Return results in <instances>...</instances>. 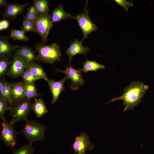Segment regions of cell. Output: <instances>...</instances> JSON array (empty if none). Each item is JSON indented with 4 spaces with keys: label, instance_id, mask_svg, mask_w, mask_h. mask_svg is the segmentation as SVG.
<instances>
[{
    "label": "cell",
    "instance_id": "6da1fadb",
    "mask_svg": "<svg viewBox=\"0 0 154 154\" xmlns=\"http://www.w3.org/2000/svg\"><path fill=\"white\" fill-rule=\"evenodd\" d=\"M149 86L140 81L131 82L124 90L121 96L114 98L106 104L116 100L123 101L124 111L133 109L139 105L144 97Z\"/></svg>",
    "mask_w": 154,
    "mask_h": 154
},
{
    "label": "cell",
    "instance_id": "7a4b0ae2",
    "mask_svg": "<svg viewBox=\"0 0 154 154\" xmlns=\"http://www.w3.org/2000/svg\"><path fill=\"white\" fill-rule=\"evenodd\" d=\"M35 48L38 53V62L53 64L60 60L62 54L59 45L56 43L46 45L39 43Z\"/></svg>",
    "mask_w": 154,
    "mask_h": 154
},
{
    "label": "cell",
    "instance_id": "3957f363",
    "mask_svg": "<svg viewBox=\"0 0 154 154\" xmlns=\"http://www.w3.org/2000/svg\"><path fill=\"white\" fill-rule=\"evenodd\" d=\"M26 121V125L19 133L23 135L29 143H32L45 139L46 127L44 125L34 119H28Z\"/></svg>",
    "mask_w": 154,
    "mask_h": 154
},
{
    "label": "cell",
    "instance_id": "277c9868",
    "mask_svg": "<svg viewBox=\"0 0 154 154\" xmlns=\"http://www.w3.org/2000/svg\"><path fill=\"white\" fill-rule=\"evenodd\" d=\"M31 100L26 98L11 106L9 110L12 117L10 121L13 125L17 122L26 121L27 117L32 110Z\"/></svg>",
    "mask_w": 154,
    "mask_h": 154
},
{
    "label": "cell",
    "instance_id": "5b68a950",
    "mask_svg": "<svg viewBox=\"0 0 154 154\" xmlns=\"http://www.w3.org/2000/svg\"><path fill=\"white\" fill-rule=\"evenodd\" d=\"M88 1L87 0L84 10L76 16H72L71 18L76 20L83 33V37L80 41L82 42L83 40L87 38L88 36L92 33L98 30L97 26L91 21L89 16V11L87 9Z\"/></svg>",
    "mask_w": 154,
    "mask_h": 154
},
{
    "label": "cell",
    "instance_id": "8992f818",
    "mask_svg": "<svg viewBox=\"0 0 154 154\" xmlns=\"http://www.w3.org/2000/svg\"><path fill=\"white\" fill-rule=\"evenodd\" d=\"M34 22L36 33L41 37L42 43L46 44L50 31L53 26L51 16L49 13H39Z\"/></svg>",
    "mask_w": 154,
    "mask_h": 154
},
{
    "label": "cell",
    "instance_id": "52a82bcc",
    "mask_svg": "<svg viewBox=\"0 0 154 154\" xmlns=\"http://www.w3.org/2000/svg\"><path fill=\"white\" fill-rule=\"evenodd\" d=\"M29 64L25 58L16 52L13 56L7 75L12 78L20 76Z\"/></svg>",
    "mask_w": 154,
    "mask_h": 154
},
{
    "label": "cell",
    "instance_id": "ba28073f",
    "mask_svg": "<svg viewBox=\"0 0 154 154\" xmlns=\"http://www.w3.org/2000/svg\"><path fill=\"white\" fill-rule=\"evenodd\" d=\"M2 129L0 133V139L6 146L14 149L16 142V137L19 132L14 129L13 125L10 121L8 122L6 119L3 120L1 124Z\"/></svg>",
    "mask_w": 154,
    "mask_h": 154
},
{
    "label": "cell",
    "instance_id": "9c48e42d",
    "mask_svg": "<svg viewBox=\"0 0 154 154\" xmlns=\"http://www.w3.org/2000/svg\"><path fill=\"white\" fill-rule=\"evenodd\" d=\"M66 69L64 70L57 69L58 72L62 73L67 75L68 78L71 80L70 88L73 90H77L80 86L84 84V81L81 73L82 69H75L73 68L71 64L69 67L65 66Z\"/></svg>",
    "mask_w": 154,
    "mask_h": 154
},
{
    "label": "cell",
    "instance_id": "30bf717a",
    "mask_svg": "<svg viewBox=\"0 0 154 154\" xmlns=\"http://www.w3.org/2000/svg\"><path fill=\"white\" fill-rule=\"evenodd\" d=\"M94 147L88 135L83 132L76 136L72 145L74 154H86L87 150H91Z\"/></svg>",
    "mask_w": 154,
    "mask_h": 154
},
{
    "label": "cell",
    "instance_id": "8fae6325",
    "mask_svg": "<svg viewBox=\"0 0 154 154\" xmlns=\"http://www.w3.org/2000/svg\"><path fill=\"white\" fill-rule=\"evenodd\" d=\"M28 3L23 4L13 3L8 4L2 13V16L5 18L14 19L21 14Z\"/></svg>",
    "mask_w": 154,
    "mask_h": 154
},
{
    "label": "cell",
    "instance_id": "7c38bea8",
    "mask_svg": "<svg viewBox=\"0 0 154 154\" xmlns=\"http://www.w3.org/2000/svg\"><path fill=\"white\" fill-rule=\"evenodd\" d=\"M67 78H68V77L66 76L58 81H55L52 79H48L46 81L50 86L52 95V100L51 102L52 104L57 102L60 95L64 91V83Z\"/></svg>",
    "mask_w": 154,
    "mask_h": 154
},
{
    "label": "cell",
    "instance_id": "4fadbf2b",
    "mask_svg": "<svg viewBox=\"0 0 154 154\" xmlns=\"http://www.w3.org/2000/svg\"><path fill=\"white\" fill-rule=\"evenodd\" d=\"M82 43V42L79 41L77 39H75L66 50V53L68 56L70 64H71L72 59L74 56L80 54H83L85 55L89 51V48L88 46H84Z\"/></svg>",
    "mask_w": 154,
    "mask_h": 154
},
{
    "label": "cell",
    "instance_id": "5bb4252c",
    "mask_svg": "<svg viewBox=\"0 0 154 154\" xmlns=\"http://www.w3.org/2000/svg\"><path fill=\"white\" fill-rule=\"evenodd\" d=\"M23 82H18L10 84L11 98L13 105L27 98L23 88Z\"/></svg>",
    "mask_w": 154,
    "mask_h": 154
},
{
    "label": "cell",
    "instance_id": "9a60e30c",
    "mask_svg": "<svg viewBox=\"0 0 154 154\" xmlns=\"http://www.w3.org/2000/svg\"><path fill=\"white\" fill-rule=\"evenodd\" d=\"M19 46L13 45L9 42L7 38L2 35L0 37V57L9 58L12 56L13 52L17 50Z\"/></svg>",
    "mask_w": 154,
    "mask_h": 154
},
{
    "label": "cell",
    "instance_id": "2e32d148",
    "mask_svg": "<svg viewBox=\"0 0 154 154\" xmlns=\"http://www.w3.org/2000/svg\"><path fill=\"white\" fill-rule=\"evenodd\" d=\"M16 52L25 58L30 63L38 61V56L35 52L27 45L19 46Z\"/></svg>",
    "mask_w": 154,
    "mask_h": 154
},
{
    "label": "cell",
    "instance_id": "e0dca14e",
    "mask_svg": "<svg viewBox=\"0 0 154 154\" xmlns=\"http://www.w3.org/2000/svg\"><path fill=\"white\" fill-rule=\"evenodd\" d=\"M32 103V110L38 118H40L48 112V111L43 100L40 98L34 99Z\"/></svg>",
    "mask_w": 154,
    "mask_h": 154
},
{
    "label": "cell",
    "instance_id": "ac0fdd59",
    "mask_svg": "<svg viewBox=\"0 0 154 154\" xmlns=\"http://www.w3.org/2000/svg\"><path fill=\"white\" fill-rule=\"evenodd\" d=\"M70 13L66 12L63 5L59 4L58 7L52 11L51 19L52 23L58 22L63 19H66L68 17L71 18Z\"/></svg>",
    "mask_w": 154,
    "mask_h": 154
},
{
    "label": "cell",
    "instance_id": "d6986e66",
    "mask_svg": "<svg viewBox=\"0 0 154 154\" xmlns=\"http://www.w3.org/2000/svg\"><path fill=\"white\" fill-rule=\"evenodd\" d=\"M27 69L38 79H43L46 81L48 80L43 68L38 64L35 62L30 63Z\"/></svg>",
    "mask_w": 154,
    "mask_h": 154
},
{
    "label": "cell",
    "instance_id": "ffe728a7",
    "mask_svg": "<svg viewBox=\"0 0 154 154\" xmlns=\"http://www.w3.org/2000/svg\"><path fill=\"white\" fill-rule=\"evenodd\" d=\"M23 86L27 99L31 100L36 97L41 96V95L38 93L34 84H29L24 82Z\"/></svg>",
    "mask_w": 154,
    "mask_h": 154
},
{
    "label": "cell",
    "instance_id": "44dd1931",
    "mask_svg": "<svg viewBox=\"0 0 154 154\" xmlns=\"http://www.w3.org/2000/svg\"><path fill=\"white\" fill-rule=\"evenodd\" d=\"M105 67L103 64H99L95 61L86 60L84 63L82 69L84 73L90 71H96L99 69H103Z\"/></svg>",
    "mask_w": 154,
    "mask_h": 154
},
{
    "label": "cell",
    "instance_id": "7402d4cb",
    "mask_svg": "<svg viewBox=\"0 0 154 154\" xmlns=\"http://www.w3.org/2000/svg\"><path fill=\"white\" fill-rule=\"evenodd\" d=\"M49 3L47 0H34L33 5L40 14L49 13Z\"/></svg>",
    "mask_w": 154,
    "mask_h": 154
},
{
    "label": "cell",
    "instance_id": "603a6c76",
    "mask_svg": "<svg viewBox=\"0 0 154 154\" xmlns=\"http://www.w3.org/2000/svg\"><path fill=\"white\" fill-rule=\"evenodd\" d=\"M11 62L9 58L0 57V78L7 75L9 69Z\"/></svg>",
    "mask_w": 154,
    "mask_h": 154
},
{
    "label": "cell",
    "instance_id": "cb8c5ba5",
    "mask_svg": "<svg viewBox=\"0 0 154 154\" xmlns=\"http://www.w3.org/2000/svg\"><path fill=\"white\" fill-rule=\"evenodd\" d=\"M25 32L23 30L12 29L9 35L10 38L13 40L27 41L29 38L25 35Z\"/></svg>",
    "mask_w": 154,
    "mask_h": 154
},
{
    "label": "cell",
    "instance_id": "d4e9b609",
    "mask_svg": "<svg viewBox=\"0 0 154 154\" xmlns=\"http://www.w3.org/2000/svg\"><path fill=\"white\" fill-rule=\"evenodd\" d=\"M33 143H29L25 144L17 149H13L12 154H34Z\"/></svg>",
    "mask_w": 154,
    "mask_h": 154
},
{
    "label": "cell",
    "instance_id": "484cf974",
    "mask_svg": "<svg viewBox=\"0 0 154 154\" xmlns=\"http://www.w3.org/2000/svg\"><path fill=\"white\" fill-rule=\"evenodd\" d=\"M39 13L33 4L31 5L24 17V19L34 22Z\"/></svg>",
    "mask_w": 154,
    "mask_h": 154
},
{
    "label": "cell",
    "instance_id": "4316f807",
    "mask_svg": "<svg viewBox=\"0 0 154 154\" xmlns=\"http://www.w3.org/2000/svg\"><path fill=\"white\" fill-rule=\"evenodd\" d=\"M21 29L25 33L28 32L36 33L34 22L26 19H24L23 21L21 26Z\"/></svg>",
    "mask_w": 154,
    "mask_h": 154
},
{
    "label": "cell",
    "instance_id": "83f0119b",
    "mask_svg": "<svg viewBox=\"0 0 154 154\" xmlns=\"http://www.w3.org/2000/svg\"><path fill=\"white\" fill-rule=\"evenodd\" d=\"M9 105L7 100L0 96V118L2 120L6 119L5 114L7 111L9 110L11 106Z\"/></svg>",
    "mask_w": 154,
    "mask_h": 154
},
{
    "label": "cell",
    "instance_id": "f1b7e54d",
    "mask_svg": "<svg viewBox=\"0 0 154 154\" xmlns=\"http://www.w3.org/2000/svg\"><path fill=\"white\" fill-rule=\"evenodd\" d=\"M24 82L29 84H34L38 80L28 70H25L22 73L21 76Z\"/></svg>",
    "mask_w": 154,
    "mask_h": 154
},
{
    "label": "cell",
    "instance_id": "f546056e",
    "mask_svg": "<svg viewBox=\"0 0 154 154\" xmlns=\"http://www.w3.org/2000/svg\"><path fill=\"white\" fill-rule=\"evenodd\" d=\"M115 1L122 7L127 11H128L129 7H131L133 5L132 2L126 0H115Z\"/></svg>",
    "mask_w": 154,
    "mask_h": 154
},
{
    "label": "cell",
    "instance_id": "4dcf8cb0",
    "mask_svg": "<svg viewBox=\"0 0 154 154\" xmlns=\"http://www.w3.org/2000/svg\"><path fill=\"white\" fill-rule=\"evenodd\" d=\"M5 84L8 98V101L10 105L12 106L13 103L11 98V90L10 84L5 79Z\"/></svg>",
    "mask_w": 154,
    "mask_h": 154
},
{
    "label": "cell",
    "instance_id": "1f68e13d",
    "mask_svg": "<svg viewBox=\"0 0 154 154\" xmlns=\"http://www.w3.org/2000/svg\"><path fill=\"white\" fill-rule=\"evenodd\" d=\"M3 86L2 90L0 91V96L7 100L8 102V98L7 93L5 84V79H3Z\"/></svg>",
    "mask_w": 154,
    "mask_h": 154
},
{
    "label": "cell",
    "instance_id": "d6a6232c",
    "mask_svg": "<svg viewBox=\"0 0 154 154\" xmlns=\"http://www.w3.org/2000/svg\"><path fill=\"white\" fill-rule=\"evenodd\" d=\"M3 26L4 30L7 29L9 25V21L6 19H3L1 20L0 21Z\"/></svg>",
    "mask_w": 154,
    "mask_h": 154
},
{
    "label": "cell",
    "instance_id": "836d02e7",
    "mask_svg": "<svg viewBox=\"0 0 154 154\" xmlns=\"http://www.w3.org/2000/svg\"><path fill=\"white\" fill-rule=\"evenodd\" d=\"M6 1L5 0H0V6H5L6 7L8 5Z\"/></svg>",
    "mask_w": 154,
    "mask_h": 154
}]
</instances>
